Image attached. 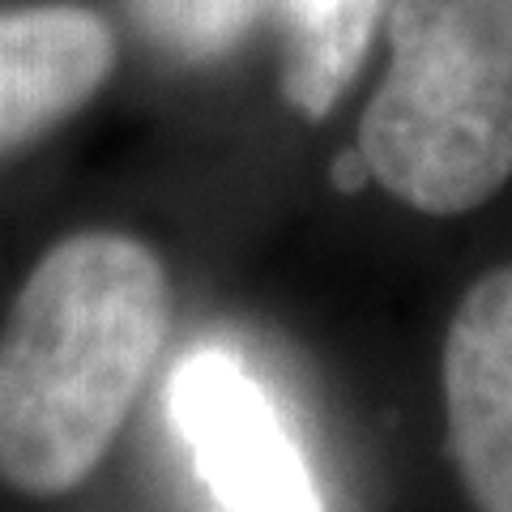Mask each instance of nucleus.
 Listing matches in <instances>:
<instances>
[{"label": "nucleus", "instance_id": "f257e3e1", "mask_svg": "<svg viewBox=\"0 0 512 512\" xmlns=\"http://www.w3.org/2000/svg\"><path fill=\"white\" fill-rule=\"evenodd\" d=\"M171 333L163 261L133 235L43 252L0 329V483L56 500L99 470Z\"/></svg>", "mask_w": 512, "mask_h": 512}, {"label": "nucleus", "instance_id": "f03ea898", "mask_svg": "<svg viewBox=\"0 0 512 512\" xmlns=\"http://www.w3.org/2000/svg\"><path fill=\"white\" fill-rule=\"evenodd\" d=\"M384 22L359 154L410 210L470 214L512 180V0H393Z\"/></svg>", "mask_w": 512, "mask_h": 512}, {"label": "nucleus", "instance_id": "7ed1b4c3", "mask_svg": "<svg viewBox=\"0 0 512 512\" xmlns=\"http://www.w3.org/2000/svg\"><path fill=\"white\" fill-rule=\"evenodd\" d=\"M171 419L227 512H320L308 461L235 359L192 355L171 380Z\"/></svg>", "mask_w": 512, "mask_h": 512}, {"label": "nucleus", "instance_id": "20e7f679", "mask_svg": "<svg viewBox=\"0 0 512 512\" xmlns=\"http://www.w3.org/2000/svg\"><path fill=\"white\" fill-rule=\"evenodd\" d=\"M444 419L478 512H512V265L478 278L444 338Z\"/></svg>", "mask_w": 512, "mask_h": 512}, {"label": "nucleus", "instance_id": "39448f33", "mask_svg": "<svg viewBox=\"0 0 512 512\" xmlns=\"http://www.w3.org/2000/svg\"><path fill=\"white\" fill-rule=\"evenodd\" d=\"M111 69L116 30L99 9H0V158L77 116Z\"/></svg>", "mask_w": 512, "mask_h": 512}, {"label": "nucleus", "instance_id": "423d86ee", "mask_svg": "<svg viewBox=\"0 0 512 512\" xmlns=\"http://www.w3.org/2000/svg\"><path fill=\"white\" fill-rule=\"evenodd\" d=\"M393 0H282V99L325 120L355 86Z\"/></svg>", "mask_w": 512, "mask_h": 512}, {"label": "nucleus", "instance_id": "0eeeda50", "mask_svg": "<svg viewBox=\"0 0 512 512\" xmlns=\"http://www.w3.org/2000/svg\"><path fill=\"white\" fill-rule=\"evenodd\" d=\"M133 22L158 52L201 64L218 60L256 26L269 0H128Z\"/></svg>", "mask_w": 512, "mask_h": 512}, {"label": "nucleus", "instance_id": "6e6552de", "mask_svg": "<svg viewBox=\"0 0 512 512\" xmlns=\"http://www.w3.org/2000/svg\"><path fill=\"white\" fill-rule=\"evenodd\" d=\"M367 180H372V171H367V158L359 154V146L346 150L338 163H333V184H338L342 192H359Z\"/></svg>", "mask_w": 512, "mask_h": 512}]
</instances>
